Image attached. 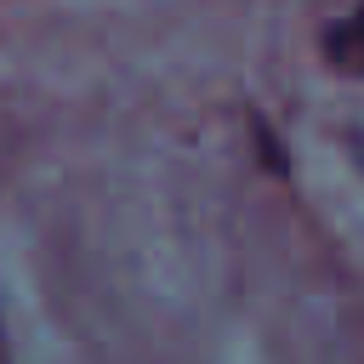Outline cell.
I'll return each instance as SVG.
<instances>
[{"label":"cell","mask_w":364,"mask_h":364,"mask_svg":"<svg viewBox=\"0 0 364 364\" xmlns=\"http://www.w3.org/2000/svg\"><path fill=\"white\" fill-rule=\"evenodd\" d=\"M324 57L341 74H364V11H353V17L324 28Z\"/></svg>","instance_id":"cell-1"},{"label":"cell","mask_w":364,"mask_h":364,"mask_svg":"<svg viewBox=\"0 0 364 364\" xmlns=\"http://www.w3.org/2000/svg\"><path fill=\"white\" fill-rule=\"evenodd\" d=\"M0 364H6V353H0Z\"/></svg>","instance_id":"cell-2"}]
</instances>
